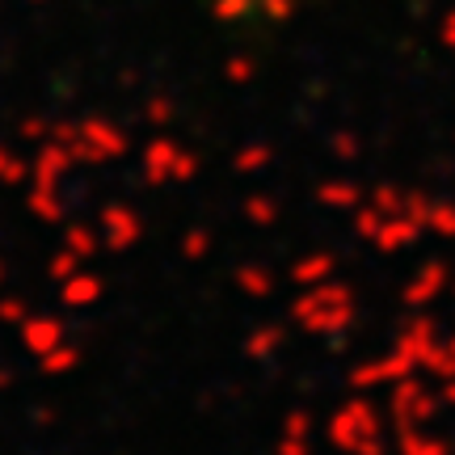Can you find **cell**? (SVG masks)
Masks as SVG:
<instances>
[{"label": "cell", "mask_w": 455, "mask_h": 455, "mask_svg": "<svg viewBox=\"0 0 455 455\" xmlns=\"http://www.w3.org/2000/svg\"><path fill=\"white\" fill-rule=\"evenodd\" d=\"M228 4H236L244 13H278V9H287L291 0H228Z\"/></svg>", "instance_id": "1"}]
</instances>
